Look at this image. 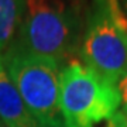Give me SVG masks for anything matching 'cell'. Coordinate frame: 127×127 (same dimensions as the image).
Instances as JSON below:
<instances>
[{"label":"cell","mask_w":127,"mask_h":127,"mask_svg":"<svg viewBox=\"0 0 127 127\" xmlns=\"http://www.w3.org/2000/svg\"><path fill=\"white\" fill-rule=\"evenodd\" d=\"M86 13L83 0H23L17 45L64 66L79 52Z\"/></svg>","instance_id":"1"},{"label":"cell","mask_w":127,"mask_h":127,"mask_svg":"<svg viewBox=\"0 0 127 127\" xmlns=\"http://www.w3.org/2000/svg\"><path fill=\"white\" fill-rule=\"evenodd\" d=\"M79 57L109 82L127 73V17L119 0H93L86 13Z\"/></svg>","instance_id":"2"},{"label":"cell","mask_w":127,"mask_h":127,"mask_svg":"<svg viewBox=\"0 0 127 127\" xmlns=\"http://www.w3.org/2000/svg\"><path fill=\"white\" fill-rule=\"evenodd\" d=\"M58 103L65 127H95L119 112L122 95L117 85L72 59L61 69Z\"/></svg>","instance_id":"3"},{"label":"cell","mask_w":127,"mask_h":127,"mask_svg":"<svg viewBox=\"0 0 127 127\" xmlns=\"http://www.w3.org/2000/svg\"><path fill=\"white\" fill-rule=\"evenodd\" d=\"M1 59L38 127H51L62 122L58 103L62 65L51 58L23 50L17 44H11Z\"/></svg>","instance_id":"4"},{"label":"cell","mask_w":127,"mask_h":127,"mask_svg":"<svg viewBox=\"0 0 127 127\" xmlns=\"http://www.w3.org/2000/svg\"><path fill=\"white\" fill-rule=\"evenodd\" d=\"M0 122L7 127H38L11 82L0 55Z\"/></svg>","instance_id":"5"},{"label":"cell","mask_w":127,"mask_h":127,"mask_svg":"<svg viewBox=\"0 0 127 127\" xmlns=\"http://www.w3.org/2000/svg\"><path fill=\"white\" fill-rule=\"evenodd\" d=\"M23 0H0V52L11 45L16 30L20 27Z\"/></svg>","instance_id":"6"},{"label":"cell","mask_w":127,"mask_h":127,"mask_svg":"<svg viewBox=\"0 0 127 127\" xmlns=\"http://www.w3.org/2000/svg\"><path fill=\"white\" fill-rule=\"evenodd\" d=\"M119 91L122 95V107H123V113L127 114V73L123 76V79L119 82Z\"/></svg>","instance_id":"7"},{"label":"cell","mask_w":127,"mask_h":127,"mask_svg":"<svg viewBox=\"0 0 127 127\" xmlns=\"http://www.w3.org/2000/svg\"><path fill=\"white\" fill-rule=\"evenodd\" d=\"M104 127H123V113L117 112L109 122H106Z\"/></svg>","instance_id":"8"},{"label":"cell","mask_w":127,"mask_h":127,"mask_svg":"<svg viewBox=\"0 0 127 127\" xmlns=\"http://www.w3.org/2000/svg\"><path fill=\"white\" fill-rule=\"evenodd\" d=\"M122 9H123V11H124V14H126V17H127V0H123Z\"/></svg>","instance_id":"9"},{"label":"cell","mask_w":127,"mask_h":127,"mask_svg":"<svg viewBox=\"0 0 127 127\" xmlns=\"http://www.w3.org/2000/svg\"><path fill=\"white\" fill-rule=\"evenodd\" d=\"M123 127H127V114H124V113H123Z\"/></svg>","instance_id":"10"},{"label":"cell","mask_w":127,"mask_h":127,"mask_svg":"<svg viewBox=\"0 0 127 127\" xmlns=\"http://www.w3.org/2000/svg\"><path fill=\"white\" fill-rule=\"evenodd\" d=\"M51 127H65V124H64V122H59V123H55L54 126H51Z\"/></svg>","instance_id":"11"},{"label":"cell","mask_w":127,"mask_h":127,"mask_svg":"<svg viewBox=\"0 0 127 127\" xmlns=\"http://www.w3.org/2000/svg\"><path fill=\"white\" fill-rule=\"evenodd\" d=\"M0 127H7V126H6L4 123H1V122H0Z\"/></svg>","instance_id":"12"}]
</instances>
